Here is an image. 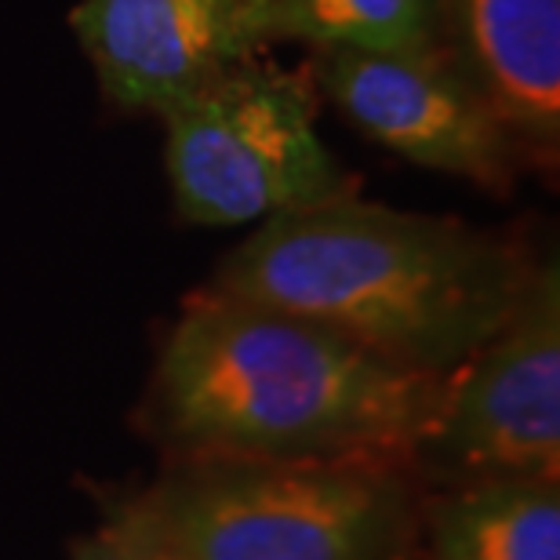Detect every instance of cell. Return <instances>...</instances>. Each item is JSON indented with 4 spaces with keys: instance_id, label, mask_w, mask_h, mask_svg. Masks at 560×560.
I'll return each instance as SVG.
<instances>
[{
    "instance_id": "1",
    "label": "cell",
    "mask_w": 560,
    "mask_h": 560,
    "mask_svg": "<svg viewBox=\"0 0 560 560\" xmlns=\"http://www.w3.org/2000/svg\"><path fill=\"white\" fill-rule=\"evenodd\" d=\"M441 397L444 378L317 320L200 288L156 350L142 425L167 458L411 463Z\"/></svg>"
},
{
    "instance_id": "2",
    "label": "cell",
    "mask_w": 560,
    "mask_h": 560,
    "mask_svg": "<svg viewBox=\"0 0 560 560\" xmlns=\"http://www.w3.org/2000/svg\"><path fill=\"white\" fill-rule=\"evenodd\" d=\"M535 266L517 233L353 194L266 219L208 288L299 313L400 368L447 378L510 320Z\"/></svg>"
},
{
    "instance_id": "3",
    "label": "cell",
    "mask_w": 560,
    "mask_h": 560,
    "mask_svg": "<svg viewBox=\"0 0 560 560\" xmlns=\"http://www.w3.org/2000/svg\"><path fill=\"white\" fill-rule=\"evenodd\" d=\"M128 502L156 560H422V480L394 458H167Z\"/></svg>"
},
{
    "instance_id": "4",
    "label": "cell",
    "mask_w": 560,
    "mask_h": 560,
    "mask_svg": "<svg viewBox=\"0 0 560 560\" xmlns=\"http://www.w3.org/2000/svg\"><path fill=\"white\" fill-rule=\"evenodd\" d=\"M167 178L189 226H241L353 197L317 131L306 81L266 62H241L161 114Z\"/></svg>"
},
{
    "instance_id": "5",
    "label": "cell",
    "mask_w": 560,
    "mask_h": 560,
    "mask_svg": "<svg viewBox=\"0 0 560 560\" xmlns=\"http://www.w3.org/2000/svg\"><path fill=\"white\" fill-rule=\"evenodd\" d=\"M422 488L560 480V266L539 259L510 320L444 378L411 452Z\"/></svg>"
},
{
    "instance_id": "6",
    "label": "cell",
    "mask_w": 560,
    "mask_h": 560,
    "mask_svg": "<svg viewBox=\"0 0 560 560\" xmlns=\"http://www.w3.org/2000/svg\"><path fill=\"white\" fill-rule=\"evenodd\" d=\"M310 81L368 139L430 172L506 194L528 167L441 44L419 51L313 48Z\"/></svg>"
},
{
    "instance_id": "7",
    "label": "cell",
    "mask_w": 560,
    "mask_h": 560,
    "mask_svg": "<svg viewBox=\"0 0 560 560\" xmlns=\"http://www.w3.org/2000/svg\"><path fill=\"white\" fill-rule=\"evenodd\" d=\"M70 26L109 103L156 117L277 44L273 0H81Z\"/></svg>"
},
{
    "instance_id": "8",
    "label": "cell",
    "mask_w": 560,
    "mask_h": 560,
    "mask_svg": "<svg viewBox=\"0 0 560 560\" xmlns=\"http://www.w3.org/2000/svg\"><path fill=\"white\" fill-rule=\"evenodd\" d=\"M436 44L485 95L532 172L560 156V0H441Z\"/></svg>"
},
{
    "instance_id": "9",
    "label": "cell",
    "mask_w": 560,
    "mask_h": 560,
    "mask_svg": "<svg viewBox=\"0 0 560 560\" xmlns=\"http://www.w3.org/2000/svg\"><path fill=\"white\" fill-rule=\"evenodd\" d=\"M422 560H560V480L422 488Z\"/></svg>"
},
{
    "instance_id": "10",
    "label": "cell",
    "mask_w": 560,
    "mask_h": 560,
    "mask_svg": "<svg viewBox=\"0 0 560 560\" xmlns=\"http://www.w3.org/2000/svg\"><path fill=\"white\" fill-rule=\"evenodd\" d=\"M436 8L441 0H273L277 40L353 51L433 48Z\"/></svg>"
},
{
    "instance_id": "11",
    "label": "cell",
    "mask_w": 560,
    "mask_h": 560,
    "mask_svg": "<svg viewBox=\"0 0 560 560\" xmlns=\"http://www.w3.org/2000/svg\"><path fill=\"white\" fill-rule=\"evenodd\" d=\"M70 560H150V542L131 502H109L103 524L73 542Z\"/></svg>"
},
{
    "instance_id": "12",
    "label": "cell",
    "mask_w": 560,
    "mask_h": 560,
    "mask_svg": "<svg viewBox=\"0 0 560 560\" xmlns=\"http://www.w3.org/2000/svg\"><path fill=\"white\" fill-rule=\"evenodd\" d=\"M150 560H156V557H150Z\"/></svg>"
}]
</instances>
